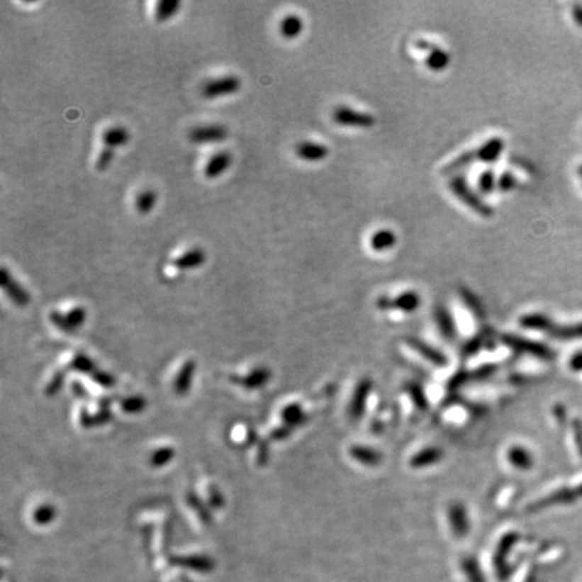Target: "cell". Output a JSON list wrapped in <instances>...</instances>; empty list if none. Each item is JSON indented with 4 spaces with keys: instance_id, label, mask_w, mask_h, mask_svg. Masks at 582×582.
<instances>
[{
    "instance_id": "6da1fadb",
    "label": "cell",
    "mask_w": 582,
    "mask_h": 582,
    "mask_svg": "<svg viewBox=\"0 0 582 582\" xmlns=\"http://www.w3.org/2000/svg\"><path fill=\"white\" fill-rule=\"evenodd\" d=\"M449 186H450V190L454 193V196L460 200L461 203H465L468 208H471L480 216L489 217L492 215V209L488 206L487 203H483V200L474 193V190L469 188L465 178L454 177L450 181Z\"/></svg>"
},
{
    "instance_id": "7a4b0ae2",
    "label": "cell",
    "mask_w": 582,
    "mask_h": 582,
    "mask_svg": "<svg viewBox=\"0 0 582 582\" xmlns=\"http://www.w3.org/2000/svg\"><path fill=\"white\" fill-rule=\"evenodd\" d=\"M242 88V80L235 74H227L218 79L208 80L201 86V95L205 99L213 100L223 96H230L239 92Z\"/></svg>"
},
{
    "instance_id": "3957f363",
    "label": "cell",
    "mask_w": 582,
    "mask_h": 582,
    "mask_svg": "<svg viewBox=\"0 0 582 582\" xmlns=\"http://www.w3.org/2000/svg\"><path fill=\"white\" fill-rule=\"evenodd\" d=\"M228 136V128L223 124H203L191 128L188 134L190 142L194 145L221 143Z\"/></svg>"
},
{
    "instance_id": "277c9868",
    "label": "cell",
    "mask_w": 582,
    "mask_h": 582,
    "mask_svg": "<svg viewBox=\"0 0 582 582\" xmlns=\"http://www.w3.org/2000/svg\"><path fill=\"white\" fill-rule=\"evenodd\" d=\"M333 121L337 124H341V125L362 127V128H368V127H372L375 124L374 116L364 113V112L354 111V109H351L349 107H339V108L335 109Z\"/></svg>"
},
{
    "instance_id": "5b68a950",
    "label": "cell",
    "mask_w": 582,
    "mask_h": 582,
    "mask_svg": "<svg viewBox=\"0 0 582 582\" xmlns=\"http://www.w3.org/2000/svg\"><path fill=\"white\" fill-rule=\"evenodd\" d=\"M232 164V154L230 151H218L215 155L209 158V161L203 167V176L208 179H215L221 176L225 170H228Z\"/></svg>"
},
{
    "instance_id": "8992f818",
    "label": "cell",
    "mask_w": 582,
    "mask_h": 582,
    "mask_svg": "<svg viewBox=\"0 0 582 582\" xmlns=\"http://www.w3.org/2000/svg\"><path fill=\"white\" fill-rule=\"evenodd\" d=\"M418 306H420V296L417 293H413V291L405 293L401 297L395 299H379L380 309L396 308V309H401V310H405V312H413Z\"/></svg>"
},
{
    "instance_id": "52a82bcc",
    "label": "cell",
    "mask_w": 582,
    "mask_h": 582,
    "mask_svg": "<svg viewBox=\"0 0 582 582\" xmlns=\"http://www.w3.org/2000/svg\"><path fill=\"white\" fill-rule=\"evenodd\" d=\"M298 158L308 162H318L328 155V147L315 142H301L296 147Z\"/></svg>"
},
{
    "instance_id": "ba28073f",
    "label": "cell",
    "mask_w": 582,
    "mask_h": 582,
    "mask_svg": "<svg viewBox=\"0 0 582 582\" xmlns=\"http://www.w3.org/2000/svg\"><path fill=\"white\" fill-rule=\"evenodd\" d=\"M1 286L4 291L10 296V298L14 299L18 305H26L28 302V293L25 291L23 287L15 282L14 278L10 275V272L6 269H1Z\"/></svg>"
},
{
    "instance_id": "9c48e42d",
    "label": "cell",
    "mask_w": 582,
    "mask_h": 582,
    "mask_svg": "<svg viewBox=\"0 0 582 582\" xmlns=\"http://www.w3.org/2000/svg\"><path fill=\"white\" fill-rule=\"evenodd\" d=\"M205 259H206V254L203 252V250H201L200 247H196L174 259L173 264L179 270H189V269L200 267L205 262Z\"/></svg>"
},
{
    "instance_id": "30bf717a",
    "label": "cell",
    "mask_w": 582,
    "mask_h": 582,
    "mask_svg": "<svg viewBox=\"0 0 582 582\" xmlns=\"http://www.w3.org/2000/svg\"><path fill=\"white\" fill-rule=\"evenodd\" d=\"M101 139H103L104 147L115 150L128 143L130 134L123 125H112L103 133Z\"/></svg>"
},
{
    "instance_id": "8fae6325",
    "label": "cell",
    "mask_w": 582,
    "mask_h": 582,
    "mask_svg": "<svg viewBox=\"0 0 582 582\" xmlns=\"http://www.w3.org/2000/svg\"><path fill=\"white\" fill-rule=\"evenodd\" d=\"M504 150V142L500 138H492L487 143L479 147L480 161L484 163L496 162L500 158L501 152Z\"/></svg>"
},
{
    "instance_id": "7c38bea8",
    "label": "cell",
    "mask_w": 582,
    "mask_h": 582,
    "mask_svg": "<svg viewBox=\"0 0 582 582\" xmlns=\"http://www.w3.org/2000/svg\"><path fill=\"white\" fill-rule=\"evenodd\" d=\"M303 30V21L297 14L284 16L279 25V33L286 40H296Z\"/></svg>"
},
{
    "instance_id": "4fadbf2b",
    "label": "cell",
    "mask_w": 582,
    "mask_h": 582,
    "mask_svg": "<svg viewBox=\"0 0 582 582\" xmlns=\"http://www.w3.org/2000/svg\"><path fill=\"white\" fill-rule=\"evenodd\" d=\"M396 243V236L393 230H381L375 232L371 237V247L375 251H387L391 250Z\"/></svg>"
},
{
    "instance_id": "5bb4252c",
    "label": "cell",
    "mask_w": 582,
    "mask_h": 582,
    "mask_svg": "<svg viewBox=\"0 0 582 582\" xmlns=\"http://www.w3.org/2000/svg\"><path fill=\"white\" fill-rule=\"evenodd\" d=\"M157 200H158V196H157V191H155V190H142V191L136 196V212L140 213V215H147V213H150V212L154 209V206H155V203H157Z\"/></svg>"
},
{
    "instance_id": "9a60e30c",
    "label": "cell",
    "mask_w": 582,
    "mask_h": 582,
    "mask_svg": "<svg viewBox=\"0 0 582 582\" xmlns=\"http://www.w3.org/2000/svg\"><path fill=\"white\" fill-rule=\"evenodd\" d=\"M181 1L178 0H161L155 6V19L158 22H166L178 13Z\"/></svg>"
},
{
    "instance_id": "2e32d148",
    "label": "cell",
    "mask_w": 582,
    "mask_h": 582,
    "mask_svg": "<svg viewBox=\"0 0 582 582\" xmlns=\"http://www.w3.org/2000/svg\"><path fill=\"white\" fill-rule=\"evenodd\" d=\"M449 61H450V57L445 50L433 46V49L429 50V55L426 58V67L434 72H440L447 68Z\"/></svg>"
},
{
    "instance_id": "e0dca14e",
    "label": "cell",
    "mask_w": 582,
    "mask_h": 582,
    "mask_svg": "<svg viewBox=\"0 0 582 582\" xmlns=\"http://www.w3.org/2000/svg\"><path fill=\"white\" fill-rule=\"evenodd\" d=\"M508 460L517 469H530L532 465V459L526 449L523 447H513L508 454Z\"/></svg>"
},
{
    "instance_id": "ac0fdd59",
    "label": "cell",
    "mask_w": 582,
    "mask_h": 582,
    "mask_svg": "<svg viewBox=\"0 0 582 582\" xmlns=\"http://www.w3.org/2000/svg\"><path fill=\"white\" fill-rule=\"evenodd\" d=\"M508 341L513 344V347H515V348H519V349H523V351H528V352L534 353V354H537V356H539V357H550L549 354H552V352H550L547 348L542 347L541 344H534V342L523 341V340L519 339H508Z\"/></svg>"
},
{
    "instance_id": "d6986e66",
    "label": "cell",
    "mask_w": 582,
    "mask_h": 582,
    "mask_svg": "<svg viewBox=\"0 0 582 582\" xmlns=\"http://www.w3.org/2000/svg\"><path fill=\"white\" fill-rule=\"evenodd\" d=\"M496 186H498V179H496L495 173L492 170L483 172V174L479 178V189L488 194V193L493 191Z\"/></svg>"
},
{
    "instance_id": "ffe728a7",
    "label": "cell",
    "mask_w": 582,
    "mask_h": 582,
    "mask_svg": "<svg viewBox=\"0 0 582 582\" xmlns=\"http://www.w3.org/2000/svg\"><path fill=\"white\" fill-rule=\"evenodd\" d=\"M352 456L356 460L366 462V464H374V465L379 461V456L375 452L366 449V447H353Z\"/></svg>"
},
{
    "instance_id": "44dd1931",
    "label": "cell",
    "mask_w": 582,
    "mask_h": 582,
    "mask_svg": "<svg viewBox=\"0 0 582 582\" xmlns=\"http://www.w3.org/2000/svg\"><path fill=\"white\" fill-rule=\"evenodd\" d=\"M413 347H414L418 352L423 353L425 357L429 359V360H432L433 363H437V364H442V363H444V357H442L440 353L437 352V351H434V349H430L429 347H426V344L420 342V341H413Z\"/></svg>"
},
{
    "instance_id": "7402d4cb",
    "label": "cell",
    "mask_w": 582,
    "mask_h": 582,
    "mask_svg": "<svg viewBox=\"0 0 582 582\" xmlns=\"http://www.w3.org/2000/svg\"><path fill=\"white\" fill-rule=\"evenodd\" d=\"M113 155H115V151L112 149L104 147V149L101 150L100 154H99V157H97V160H96V170H97V172H104V170H107L109 167V164L112 162V160H113Z\"/></svg>"
},
{
    "instance_id": "603a6c76",
    "label": "cell",
    "mask_w": 582,
    "mask_h": 582,
    "mask_svg": "<svg viewBox=\"0 0 582 582\" xmlns=\"http://www.w3.org/2000/svg\"><path fill=\"white\" fill-rule=\"evenodd\" d=\"M437 317H438V325L441 326L442 332L447 333V336H452L453 324H452V318H450L449 313L445 309H440L437 312Z\"/></svg>"
},
{
    "instance_id": "cb8c5ba5",
    "label": "cell",
    "mask_w": 582,
    "mask_h": 582,
    "mask_svg": "<svg viewBox=\"0 0 582 582\" xmlns=\"http://www.w3.org/2000/svg\"><path fill=\"white\" fill-rule=\"evenodd\" d=\"M438 459H440V453H438V452H435V450H426V452L420 453V456H417V457L413 460V462H414V465L423 466V465H427V464L434 462V461H437Z\"/></svg>"
},
{
    "instance_id": "d4e9b609",
    "label": "cell",
    "mask_w": 582,
    "mask_h": 582,
    "mask_svg": "<svg viewBox=\"0 0 582 582\" xmlns=\"http://www.w3.org/2000/svg\"><path fill=\"white\" fill-rule=\"evenodd\" d=\"M515 185H516V179H515L514 176L513 174H510V173H503L500 177H499V179H498V188L501 190V191H508V190L513 189Z\"/></svg>"
},
{
    "instance_id": "484cf974",
    "label": "cell",
    "mask_w": 582,
    "mask_h": 582,
    "mask_svg": "<svg viewBox=\"0 0 582 582\" xmlns=\"http://www.w3.org/2000/svg\"><path fill=\"white\" fill-rule=\"evenodd\" d=\"M558 337H562V339H580V337H582V325L565 328L562 330H558Z\"/></svg>"
},
{
    "instance_id": "4316f807",
    "label": "cell",
    "mask_w": 582,
    "mask_h": 582,
    "mask_svg": "<svg viewBox=\"0 0 582 582\" xmlns=\"http://www.w3.org/2000/svg\"><path fill=\"white\" fill-rule=\"evenodd\" d=\"M570 368L576 369V371H581L582 369V353H577L571 357L570 360Z\"/></svg>"
}]
</instances>
